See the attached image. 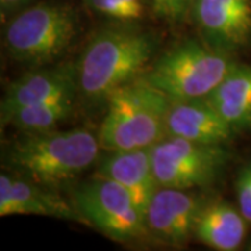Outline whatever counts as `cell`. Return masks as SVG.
Here are the masks:
<instances>
[{
	"label": "cell",
	"mask_w": 251,
	"mask_h": 251,
	"mask_svg": "<svg viewBox=\"0 0 251 251\" xmlns=\"http://www.w3.org/2000/svg\"><path fill=\"white\" fill-rule=\"evenodd\" d=\"M158 49V35L140 24L113 23L100 28L75 63L78 95L92 103H106L117 88L147 73Z\"/></svg>",
	"instance_id": "obj_1"
},
{
	"label": "cell",
	"mask_w": 251,
	"mask_h": 251,
	"mask_svg": "<svg viewBox=\"0 0 251 251\" xmlns=\"http://www.w3.org/2000/svg\"><path fill=\"white\" fill-rule=\"evenodd\" d=\"M98 135L78 127L23 134L10 144L6 161L16 175L48 187H56L75 179L98 162Z\"/></svg>",
	"instance_id": "obj_2"
},
{
	"label": "cell",
	"mask_w": 251,
	"mask_h": 251,
	"mask_svg": "<svg viewBox=\"0 0 251 251\" xmlns=\"http://www.w3.org/2000/svg\"><path fill=\"white\" fill-rule=\"evenodd\" d=\"M171 99L145 75L117 88L106 100V113L99 126L103 151L151 148L166 137Z\"/></svg>",
	"instance_id": "obj_3"
},
{
	"label": "cell",
	"mask_w": 251,
	"mask_h": 251,
	"mask_svg": "<svg viewBox=\"0 0 251 251\" xmlns=\"http://www.w3.org/2000/svg\"><path fill=\"white\" fill-rule=\"evenodd\" d=\"M3 45L13 60L42 67L60 60L80 31L77 10L69 3L38 1L6 21Z\"/></svg>",
	"instance_id": "obj_4"
},
{
	"label": "cell",
	"mask_w": 251,
	"mask_h": 251,
	"mask_svg": "<svg viewBox=\"0 0 251 251\" xmlns=\"http://www.w3.org/2000/svg\"><path fill=\"white\" fill-rule=\"evenodd\" d=\"M237 63L234 54L190 38L156 56L144 75L171 100L204 99Z\"/></svg>",
	"instance_id": "obj_5"
},
{
	"label": "cell",
	"mask_w": 251,
	"mask_h": 251,
	"mask_svg": "<svg viewBox=\"0 0 251 251\" xmlns=\"http://www.w3.org/2000/svg\"><path fill=\"white\" fill-rule=\"evenodd\" d=\"M72 201L85 225H91L113 242L134 244L151 240L144 212L130 193L116 181L97 176L73 190Z\"/></svg>",
	"instance_id": "obj_6"
},
{
	"label": "cell",
	"mask_w": 251,
	"mask_h": 251,
	"mask_svg": "<svg viewBox=\"0 0 251 251\" xmlns=\"http://www.w3.org/2000/svg\"><path fill=\"white\" fill-rule=\"evenodd\" d=\"M159 187L196 190L222 179L233 155L226 145L188 141L166 135L150 148Z\"/></svg>",
	"instance_id": "obj_7"
},
{
	"label": "cell",
	"mask_w": 251,
	"mask_h": 251,
	"mask_svg": "<svg viewBox=\"0 0 251 251\" xmlns=\"http://www.w3.org/2000/svg\"><path fill=\"white\" fill-rule=\"evenodd\" d=\"M194 190L158 187L144 212L150 237L168 247H183L194 237V229L206 204Z\"/></svg>",
	"instance_id": "obj_8"
},
{
	"label": "cell",
	"mask_w": 251,
	"mask_h": 251,
	"mask_svg": "<svg viewBox=\"0 0 251 251\" xmlns=\"http://www.w3.org/2000/svg\"><path fill=\"white\" fill-rule=\"evenodd\" d=\"M212 49L234 54L251 35V0H196L190 21Z\"/></svg>",
	"instance_id": "obj_9"
},
{
	"label": "cell",
	"mask_w": 251,
	"mask_h": 251,
	"mask_svg": "<svg viewBox=\"0 0 251 251\" xmlns=\"http://www.w3.org/2000/svg\"><path fill=\"white\" fill-rule=\"evenodd\" d=\"M77 95L75 63L35 67L7 87L0 105L1 125L18 109L53 100H74Z\"/></svg>",
	"instance_id": "obj_10"
},
{
	"label": "cell",
	"mask_w": 251,
	"mask_h": 251,
	"mask_svg": "<svg viewBox=\"0 0 251 251\" xmlns=\"http://www.w3.org/2000/svg\"><path fill=\"white\" fill-rule=\"evenodd\" d=\"M38 215L85 225L74 204L53 187L39 184L20 175H0V216Z\"/></svg>",
	"instance_id": "obj_11"
},
{
	"label": "cell",
	"mask_w": 251,
	"mask_h": 251,
	"mask_svg": "<svg viewBox=\"0 0 251 251\" xmlns=\"http://www.w3.org/2000/svg\"><path fill=\"white\" fill-rule=\"evenodd\" d=\"M166 135L212 145H229L236 133L204 99L171 100Z\"/></svg>",
	"instance_id": "obj_12"
},
{
	"label": "cell",
	"mask_w": 251,
	"mask_h": 251,
	"mask_svg": "<svg viewBox=\"0 0 251 251\" xmlns=\"http://www.w3.org/2000/svg\"><path fill=\"white\" fill-rule=\"evenodd\" d=\"M97 176L108 177L126 188L143 212L159 187L153 175L150 148L106 151L103 156H99Z\"/></svg>",
	"instance_id": "obj_13"
},
{
	"label": "cell",
	"mask_w": 251,
	"mask_h": 251,
	"mask_svg": "<svg viewBox=\"0 0 251 251\" xmlns=\"http://www.w3.org/2000/svg\"><path fill=\"white\" fill-rule=\"evenodd\" d=\"M247 225L239 208L224 200H208L198 216L194 237L209 249L233 251L244 242Z\"/></svg>",
	"instance_id": "obj_14"
},
{
	"label": "cell",
	"mask_w": 251,
	"mask_h": 251,
	"mask_svg": "<svg viewBox=\"0 0 251 251\" xmlns=\"http://www.w3.org/2000/svg\"><path fill=\"white\" fill-rule=\"evenodd\" d=\"M205 99L236 134L251 131V64L237 63Z\"/></svg>",
	"instance_id": "obj_15"
},
{
	"label": "cell",
	"mask_w": 251,
	"mask_h": 251,
	"mask_svg": "<svg viewBox=\"0 0 251 251\" xmlns=\"http://www.w3.org/2000/svg\"><path fill=\"white\" fill-rule=\"evenodd\" d=\"M73 105L74 100H53L25 106L16 110L1 126H11L23 134L52 131L72 116Z\"/></svg>",
	"instance_id": "obj_16"
},
{
	"label": "cell",
	"mask_w": 251,
	"mask_h": 251,
	"mask_svg": "<svg viewBox=\"0 0 251 251\" xmlns=\"http://www.w3.org/2000/svg\"><path fill=\"white\" fill-rule=\"evenodd\" d=\"M91 13L112 23L140 24L152 14V0H82Z\"/></svg>",
	"instance_id": "obj_17"
},
{
	"label": "cell",
	"mask_w": 251,
	"mask_h": 251,
	"mask_svg": "<svg viewBox=\"0 0 251 251\" xmlns=\"http://www.w3.org/2000/svg\"><path fill=\"white\" fill-rule=\"evenodd\" d=\"M194 1L196 0H152V16L171 27H177L190 21Z\"/></svg>",
	"instance_id": "obj_18"
},
{
	"label": "cell",
	"mask_w": 251,
	"mask_h": 251,
	"mask_svg": "<svg viewBox=\"0 0 251 251\" xmlns=\"http://www.w3.org/2000/svg\"><path fill=\"white\" fill-rule=\"evenodd\" d=\"M236 197L237 208L251 225V162L244 165L236 177Z\"/></svg>",
	"instance_id": "obj_19"
},
{
	"label": "cell",
	"mask_w": 251,
	"mask_h": 251,
	"mask_svg": "<svg viewBox=\"0 0 251 251\" xmlns=\"http://www.w3.org/2000/svg\"><path fill=\"white\" fill-rule=\"evenodd\" d=\"M32 3H35V0H0L1 21L6 23L10 17H13L18 11L24 10Z\"/></svg>",
	"instance_id": "obj_20"
}]
</instances>
